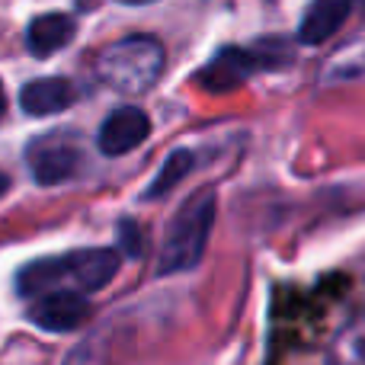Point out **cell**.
Returning <instances> with one entry per match:
<instances>
[{
	"label": "cell",
	"mask_w": 365,
	"mask_h": 365,
	"mask_svg": "<svg viewBox=\"0 0 365 365\" xmlns=\"http://www.w3.org/2000/svg\"><path fill=\"white\" fill-rule=\"evenodd\" d=\"M327 365H365V304L334 334L327 346Z\"/></svg>",
	"instance_id": "cell-11"
},
{
	"label": "cell",
	"mask_w": 365,
	"mask_h": 365,
	"mask_svg": "<svg viewBox=\"0 0 365 365\" xmlns=\"http://www.w3.org/2000/svg\"><path fill=\"white\" fill-rule=\"evenodd\" d=\"M292 58H295V51L282 38H266V42H257L253 48L227 45V48L215 51L208 58V64L195 74V83L202 90H208V93H227V90L247 83L259 71L285 68V64H292Z\"/></svg>",
	"instance_id": "cell-4"
},
{
	"label": "cell",
	"mask_w": 365,
	"mask_h": 365,
	"mask_svg": "<svg viewBox=\"0 0 365 365\" xmlns=\"http://www.w3.org/2000/svg\"><path fill=\"white\" fill-rule=\"evenodd\" d=\"M26 160L38 186H58L81 170V148L68 135H42L26 148Z\"/></svg>",
	"instance_id": "cell-5"
},
{
	"label": "cell",
	"mask_w": 365,
	"mask_h": 365,
	"mask_svg": "<svg viewBox=\"0 0 365 365\" xmlns=\"http://www.w3.org/2000/svg\"><path fill=\"white\" fill-rule=\"evenodd\" d=\"M119 4H132V6H141V4H154V0H119Z\"/></svg>",
	"instance_id": "cell-16"
},
{
	"label": "cell",
	"mask_w": 365,
	"mask_h": 365,
	"mask_svg": "<svg viewBox=\"0 0 365 365\" xmlns=\"http://www.w3.org/2000/svg\"><path fill=\"white\" fill-rule=\"evenodd\" d=\"M349 6H353V10H365V0H349Z\"/></svg>",
	"instance_id": "cell-17"
},
{
	"label": "cell",
	"mask_w": 365,
	"mask_h": 365,
	"mask_svg": "<svg viewBox=\"0 0 365 365\" xmlns=\"http://www.w3.org/2000/svg\"><path fill=\"white\" fill-rule=\"evenodd\" d=\"M119 244L122 250L128 253V257H141V227L135 225V221H122L119 225Z\"/></svg>",
	"instance_id": "cell-13"
},
{
	"label": "cell",
	"mask_w": 365,
	"mask_h": 365,
	"mask_svg": "<svg viewBox=\"0 0 365 365\" xmlns=\"http://www.w3.org/2000/svg\"><path fill=\"white\" fill-rule=\"evenodd\" d=\"M77 26L68 13H45V16H36L26 29V48L36 58H48L55 51H61L64 45L74 38Z\"/></svg>",
	"instance_id": "cell-10"
},
{
	"label": "cell",
	"mask_w": 365,
	"mask_h": 365,
	"mask_svg": "<svg viewBox=\"0 0 365 365\" xmlns=\"http://www.w3.org/2000/svg\"><path fill=\"white\" fill-rule=\"evenodd\" d=\"M6 189H10V177H6V173H0V195H4Z\"/></svg>",
	"instance_id": "cell-15"
},
{
	"label": "cell",
	"mask_w": 365,
	"mask_h": 365,
	"mask_svg": "<svg viewBox=\"0 0 365 365\" xmlns=\"http://www.w3.org/2000/svg\"><path fill=\"white\" fill-rule=\"evenodd\" d=\"M215 208H218L215 189H199L182 202L164 234V247H160L158 259L160 276H173V272H186L199 266L215 225Z\"/></svg>",
	"instance_id": "cell-2"
},
{
	"label": "cell",
	"mask_w": 365,
	"mask_h": 365,
	"mask_svg": "<svg viewBox=\"0 0 365 365\" xmlns=\"http://www.w3.org/2000/svg\"><path fill=\"white\" fill-rule=\"evenodd\" d=\"M6 113V93H4V83H0V119H4Z\"/></svg>",
	"instance_id": "cell-14"
},
{
	"label": "cell",
	"mask_w": 365,
	"mask_h": 365,
	"mask_svg": "<svg viewBox=\"0 0 365 365\" xmlns=\"http://www.w3.org/2000/svg\"><path fill=\"white\" fill-rule=\"evenodd\" d=\"M164 74V45L154 36H128L96 58V77L119 93H145Z\"/></svg>",
	"instance_id": "cell-3"
},
{
	"label": "cell",
	"mask_w": 365,
	"mask_h": 365,
	"mask_svg": "<svg viewBox=\"0 0 365 365\" xmlns=\"http://www.w3.org/2000/svg\"><path fill=\"white\" fill-rule=\"evenodd\" d=\"M119 263H122V253L113 250V247L74 250V253H64V257H45L19 269L16 289L26 298L61 289V282H71L74 292H100L115 279Z\"/></svg>",
	"instance_id": "cell-1"
},
{
	"label": "cell",
	"mask_w": 365,
	"mask_h": 365,
	"mask_svg": "<svg viewBox=\"0 0 365 365\" xmlns=\"http://www.w3.org/2000/svg\"><path fill=\"white\" fill-rule=\"evenodd\" d=\"M77 100V90L64 77H38L19 90V106L26 115H55Z\"/></svg>",
	"instance_id": "cell-8"
},
{
	"label": "cell",
	"mask_w": 365,
	"mask_h": 365,
	"mask_svg": "<svg viewBox=\"0 0 365 365\" xmlns=\"http://www.w3.org/2000/svg\"><path fill=\"white\" fill-rule=\"evenodd\" d=\"M192 164H195V154H192V151H186V148H180V151H173L170 158L164 160V167H160L158 180H154L151 186H148L145 199H160V195H167L173 186H180V182L189 177V170H192Z\"/></svg>",
	"instance_id": "cell-12"
},
{
	"label": "cell",
	"mask_w": 365,
	"mask_h": 365,
	"mask_svg": "<svg viewBox=\"0 0 365 365\" xmlns=\"http://www.w3.org/2000/svg\"><path fill=\"white\" fill-rule=\"evenodd\" d=\"M353 13L349 0H314V4L304 10L302 26H298V38L304 45H321L330 36L340 32V26L346 23V16Z\"/></svg>",
	"instance_id": "cell-9"
},
{
	"label": "cell",
	"mask_w": 365,
	"mask_h": 365,
	"mask_svg": "<svg viewBox=\"0 0 365 365\" xmlns=\"http://www.w3.org/2000/svg\"><path fill=\"white\" fill-rule=\"evenodd\" d=\"M93 314V304L81 295V292H68V289H51L36 295V302L29 304V321L38 330L48 334H71L77 330L87 317Z\"/></svg>",
	"instance_id": "cell-6"
},
{
	"label": "cell",
	"mask_w": 365,
	"mask_h": 365,
	"mask_svg": "<svg viewBox=\"0 0 365 365\" xmlns=\"http://www.w3.org/2000/svg\"><path fill=\"white\" fill-rule=\"evenodd\" d=\"M148 135H151V119H148L145 109L122 106L115 113H109V119L103 122L96 145H100V151L106 158H122V154L135 151Z\"/></svg>",
	"instance_id": "cell-7"
}]
</instances>
